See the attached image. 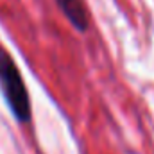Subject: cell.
<instances>
[{
	"instance_id": "6da1fadb",
	"label": "cell",
	"mask_w": 154,
	"mask_h": 154,
	"mask_svg": "<svg viewBox=\"0 0 154 154\" xmlns=\"http://www.w3.org/2000/svg\"><path fill=\"white\" fill-rule=\"evenodd\" d=\"M0 91L11 115L18 124H31L32 104L23 75L11 52L0 45Z\"/></svg>"
},
{
	"instance_id": "7a4b0ae2",
	"label": "cell",
	"mask_w": 154,
	"mask_h": 154,
	"mask_svg": "<svg viewBox=\"0 0 154 154\" xmlns=\"http://www.w3.org/2000/svg\"><path fill=\"white\" fill-rule=\"evenodd\" d=\"M54 2L77 32H86L90 29V13L82 0H54Z\"/></svg>"
}]
</instances>
